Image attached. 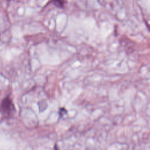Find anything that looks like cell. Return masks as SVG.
<instances>
[{"label": "cell", "instance_id": "cell-1", "mask_svg": "<svg viewBox=\"0 0 150 150\" xmlns=\"http://www.w3.org/2000/svg\"><path fill=\"white\" fill-rule=\"evenodd\" d=\"M0 111L3 115L9 117L14 113L15 111V106L12 101V99L6 96L4 98L1 103L0 105Z\"/></svg>", "mask_w": 150, "mask_h": 150}]
</instances>
